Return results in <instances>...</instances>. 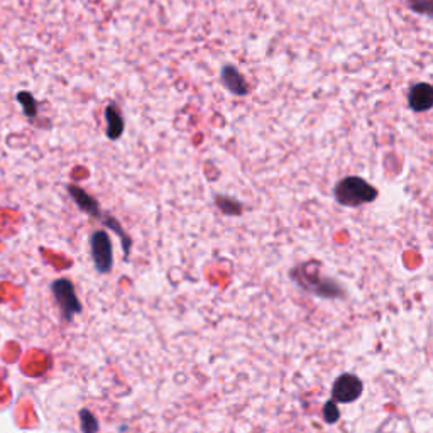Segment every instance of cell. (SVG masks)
<instances>
[{
	"label": "cell",
	"instance_id": "10",
	"mask_svg": "<svg viewBox=\"0 0 433 433\" xmlns=\"http://www.w3.org/2000/svg\"><path fill=\"white\" fill-rule=\"evenodd\" d=\"M17 100L23 103L26 116H28V117L36 116L38 103H36V99L33 97V94H29V91H19V95H17Z\"/></svg>",
	"mask_w": 433,
	"mask_h": 433
},
{
	"label": "cell",
	"instance_id": "9",
	"mask_svg": "<svg viewBox=\"0 0 433 433\" xmlns=\"http://www.w3.org/2000/svg\"><path fill=\"white\" fill-rule=\"evenodd\" d=\"M69 193H72L73 200H75L78 207H80L81 210H85V212H89L90 215H99V203L95 202L91 196L86 193L83 188H78V186H68Z\"/></svg>",
	"mask_w": 433,
	"mask_h": 433
},
{
	"label": "cell",
	"instance_id": "2",
	"mask_svg": "<svg viewBox=\"0 0 433 433\" xmlns=\"http://www.w3.org/2000/svg\"><path fill=\"white\" fill-rule=\"evenodd\" d=\"M335 198L345 207H359V205L371 203L378 198V190L366 179L359 176H349L340 179L335 186Z\"/></svg>",
	"mask_w": 433,
	"mask_h": 433
},
{
	"label": "cell",
	"instance_id": "3",
	"mask_svg": "<svg viewBox=\"0 0 433 433\" xmlns=\"http://www.w3.org/2000/svg\"><path fill=\"white\" fill-rule=\"evenodd\" d=\"M52 295H55L56 303L60 305L61 312H63L64 318H73L77 313L81 312V305L77 298L75 288H73L72 281L68 279H58L52 283Z\"/></svg>",
	"mask_w": 433,
	"mask_h": 433
},
{
	"label": "cell",
	"instance_id": "6",
	"mask_svg": "<svg viewBox=\"0 0 433 433\" xmlns=\"http://www.w3.org/2000/svg\"><path fill=\"white\" fill-rule=\"evenodd\" d=\"M410 107L415 112H425L433 107V86L427 83L415 85L410 91Z\"/></svg>",
	"mask_w": 433,
	"mask_h": 433
},
{
	"label": "cell",
	"instance_id": "4",
	"mask_svg": "<svg viewBox=\"0 0 433 433\" xmlns=\"http://www.w3.org/2000/svg\"><path fill=\"white\" fill-rule=\"evenodd\" d=\"M91 246V256H94V262L97 266V269L100 273H108L112 269V242H111V235L107 232L99 230L91 235L90 240Z\"/></svg>",
	"mask_w": 433,
	"mask_h": 433
},
{
	"label": "cell",
	"instance_id": "5",
	"mask_svg": "<svg viewBox=\"0 0 433 433\" xmlns=\"http://www.w3.org/2000/svg\"><path fill=\"white\" fill-rule=\"evenodd\" d=\"M361 395L362 381L354 374H342L332 388V398L335 403H352Z\"/></svg>",
	"mask_w": 433,
	"mask_h": 433
},
{
	"label": "cell",
	"instance_id": "13",
	"mask_svg": "<svg viewBox=\"0 0 433 433\" xmlns=\"http://www.w3.org/2000/svg\"><path fill=\"white\" fill-rule=\"evenodd\" d=\"M410 4L415 11L433 16V0H410Z\"/></svg>",
	"mask_w": 433,
	"mask_h": 433
},
{
	"label": "cell",
	"instance_id": "1",
	"mask_svg": "<svg viewBox=\"0 0 433 433\" xmlns=\"http://www.w3.org/2000/svg\"><path fill=\"white\" fill-rule=\"evenodd\" d=\"M318 269H320V262H305V264L291 271V278L305 291L320 296V298H339V296H344L342 286L335 283L334 279L322 276Z\"/></svg>",
	"mask_w": 433,
	"mask_h": 433
},
{
	"label": "cell",
	"instance_id": "8",
	"mask_svg": "<svg viewBox=\"0 0 433 433\" xmlns=\"http://www.w3.org/2000/svg\"><path fill=\"white\" fill-rule=\"evenodd\" d=\"M222 80H224L227 89L234 91L235 95H246L249 91L246 80L240 77V73L234 67H225L222 69Z\"/></svg>",
	"mask_w": 433,
	"mask_h": 433
},
{
	"label": "cell",
	"instance_id": "7",
	"mask_svg": "<svg viewBox=\"0 0 433 433\" xmlns=\"http://www.w3.org/2000/svg\"><path fill=\"white\" fill-rule=\"evenodd\" d=\"M105 120H107V135L108 139L116 141L124 133V117L117 111L116 105H107L105 108Z\"/></svg>",
	"mask_w": 433,
	"mask_h": 433
},
{
	"label": "cell",
	"instance_id": "11",
	"mask_svg": "<svg viewBox=\"0 0 433 433\" xmlns=\"http://www.w3.org/2000/svg\"><path fill=\"white\" fill-rule=\"evenodd\" d=\"M80 422H81L83 433H97L99 422L89 410H81L80 411Z\"/></svg>",
	"mask_w": 433,
	"mask_h": 433
},
{
	"label": "cell",
	"instance_id": "12",
	"mask_svg": "<svg viewBox=\"0 0 433 433\" xmlns=\"http://www.w3.org/2000/svg\"><path fill=\"white\" fill-rule=\"evenodd\" d=\"M339 410H337L335 401H329L325 406H323V418H325L327 423H335L339 420Z\"/></svg>",
	"mask_w": 433,
	"mask_h": 433
}]
</instances>
